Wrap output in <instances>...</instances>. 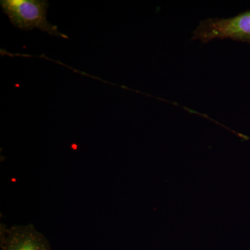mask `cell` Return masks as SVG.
Instances as JSON below:
<instances>
[{"mask_svg": "<svg viewBox=\"0 0 250 250\" xmlns=\"http://www.w3.org/2000/svg\"><path fill=\"white\" fill-rule=\"evenodd\" d=\"M1 9L7 15L13 25L22 30L38 28L49 35L68 39L51 24L47 19L48 1L45 0H1Z\"/></svg>", "mask_w": 250, "mask_h": 250, "instance_id": "obj_1", "label": "cell"}, {"mask_svg": "<svg viewBox=\"0 0 250 250\" xmlns=\"http://www.w3.org/2000/svg\"><path fill=\"white\" fill-rule=\"evenodd\" d=\"M1 250H51L48 240L33 225H20L1 232Z\"/></svg>", "mask_w": 250, "mask_h": 250, "instance_id": "obj_3", "label": "cell"}, {"mask_svg": "<svg viewBox=\"0 0 250 250\" xmlns=\"http://www.w3.org/2000/svg\"><path fill=\"white\" fill-rule=\"evenodd\" d=\"M230 39L250 43V11L226 19L202 21L194 31L192 40L208 42L213 39Z\"/></svg>", "mask_w": 250, "mask_h": 250, "instance_id": "obj_2", "label": "cell"}]
</instances>
